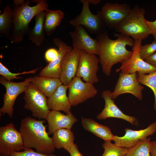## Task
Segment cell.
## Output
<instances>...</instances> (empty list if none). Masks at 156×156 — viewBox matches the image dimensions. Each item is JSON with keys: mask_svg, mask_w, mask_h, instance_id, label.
<instances>
[{"mask_svg": "<svg viewBox=\"0 0 156 156\" xmlns=\"http://www.w3.org/2000/svg\"><path fill=\"white\" fill-rule=\"evenodd\" d=\"M111 93L112 92L108 90H105L102 92L101 96L105 101V107L102 111L97 115L96 118L101 120L111 118H118L132 124H135L137 119L124 114L117 107L111 97Z\"/></svg>", "mask_w": 156, "mask_h": 156, "instance_id": "cell-17", "label": "cell"}, {"mask_svg": "<svg viewBox=\"0 0 156 156\" xmlns=\"http://www.w3.org/2000/svg\"><path fill=\"white\" fill-rule=\"evenodd\" d=\"M114 34L116 38L114 40L109 38L107 30L96 36L101 47L99 62L103 72L107 76L110 75L112 67L114 65L119 62L122 63L130 58L133 51L127 50L126 46L133 47L135 44L134 40L127 35Z\"/></svg>", "mask_w": 156, "mask_h": 156, "instance_id": "cell-1", "label": "cell"}, {"mask_svg": "<svg viewBox=\"0 0 156 156\" xmlns=\"http://www.w3.org/2000/svg\"><path fill=\"white\" fill-rule=\"evenodd\" d=\"M81 122L85 130L92 133L105 142L114 140V135L108 127L100 124L90 118L82 117Z\"/></svg>", "mask_w": 156, "mask_h": 156, "instance_id": "cell-21", "label": "cell"}, {"mask_svg": "<svg viewBox=\"0 0 156 156\" xmlns=\"http://www.w3.org/2000/svg\"><path fill=\"white\" fill-rule=\"evenodd\" d=\"M58 55V50L54 48H50L46 51L44 54L45 58L49 63L55 60Z\"/></svg>", "mask_w": 156, "mask_h": 156, "instance_id": "cell-33", "label": "cell"}, {"mask_svg": "<svg viewBox=\"0 0 156 156\" xmlns=\"http://www.w3.org/2000/svg\"><path fill=\"white\" fill-rule=\"evenodd\" d=\"M13 13L9 4L5 6L0 15V33L10 39L13 28Z\"/></svg>", "mask_w": 156, "mask_h": 156, "instance_id": "cell-26", "label": "cell"}, {"mask_svg": "<svg viewBox=\"0 0 156 156\" xmlns=\"http://www.w3.org/2000/svg\"><path fill=\"white\" fill-rule=\"evenodd\" d=\"M145 10L136 4L127 16L114 29L131 37L135 41H142L151 34L145 18Z\"/></svg>", "mask_w": 156, "mask_h": 156, "instance_id": "cell-4", "label": "cell"}, {"mask_svg": "<svg viewBox=\"0 0 156 156\" xmlns=\"http://www.w3.org/2000/svg\"><path fill=\"white\" fill-rule=\"evenodd\" d=\"M79 1L83 5L81 12L75 18L69 21L70 25L74 27L81 25L90 33L96 35L106 31L107 27L102 18L100 11L96 14H93L90 10L87 0Z\"/></svg>", "mask_w": 156, "mask_h": 156, "instance_id": "cell-6", "label": "cell"}, {"mask_svg": "<svg viewBox=\"0 0 156 156\" xmlns=\"http://www.w3.org/2000/svg\"><path fill=\"white\" fill-rule=\"evenodd\" d=\"M102 146L104 151L101 156H125L128 149L113 144L111 141L105 142Z\"/></svg>", "mask_w": 156, "mask_h": 156, "instance_id": "cell-29", "label": "cell"}, {"mask_svg": "<svg viewBox=\"0 0 156 156\" xmlns=\"http://www.w3.org/2000/svg\"><path fill=\"white\" fill-rule=\"evenodd\" d=\"M24 92V108L30 111L33 117L39 120L45 119L50 110L44 94L31 82Z\"/></svg>", "mask_w": 156, "mask_h": 156, "instance_id": "cell-5", "label": "cell"}, {"mask_svg": "<svg viewBox=\"0 0 156 156\" xmlns=\"http://www.w3.org/2000/svg\"><path fill=\"white\" fill-rule=\"evenodd\" d=\"M32 1L36 2V5L30 6V0H26L21 5L15 6L12 9L13 28L10 40L13 43L22 41L29 30V24L33 18L39 12L48 9L47 0Z\"/></svg>", "mask_w": 156, "mask_h": 156, "instance_id": "cell-3", "label": "cell"}, {"mask_svg": "<svg viewBox=\"0 0 156 156\" xmlns=\"http://www.w3.org/2000/svg\"><path fill=\"white\" fill-rule=\"evenodd\" d=\"M144 60L151 66L156 68V52L146 58Z\"/></svg>", "mask_w": 156, "mask_h": 156, "instance_id": "cell-35", "label": "cell"}, {"mask_svg": "<svg viewBox=\"0 0 156 156\" xmlns=\"http://www.w3.org/2000/svg\"><path fill=\"white\" fill-rule=\"evenodd\" d=\"M89 4H92L93 5H97L101 1L100 0H87Z\"/></svg>", "mask_w": 156, "mask_h": 156, "instance_id": "cell-39", "label": "cell"}, {"mask_svg": "<svg viewBox=\"0 0 156 156\" xmlns=\"http://www.w3.org/2000/svg\"><path fill=\"white\" fill-rule=\"evenodd\" d=\"M45 14L44 31L45 34L50 36L60 25L64 14L60 10H53L49 9L45 11Z\"/></svg>", "mask_w": 156, "mask_h": 156, "instance_id": "cell-25", "label": "cell"}, {"mask_svg": "<svg viewBox=\"0 0 156 156\" xmlns=\"http://www.w3.org/2000/svg\"><path fill=\"white\" fill-rule=\"evenodd\" d=\"M146 23L154 38V40H156V20L154 21H151L146 20Z\"/></svg>", "mask_w": 156, "mask_h": 156, "instance_id": "cell-34", "label": "cell"}, {"mask_svg": "<svg viewBox=\"0 0 156 156\" xmlns=\"http://www.w3.org/2000/svg\"><path fill=\"white\" fill-rule=\"evenodd\" d=\"M143 89V86L137 81V73H126L121 72L114 90L112 92L111 96L114 100L120 95L129 93L141 100Z\"/></svg>", "mask_w": 156, "mask_h": 156, "instance_id": "cell-13", "label": "cell"}, {"mask_svg": "<svg viewBox=\"0 0 156 156\" xmlns=\"http://www.w3.org/2000/svg\"><path fill=\"white\" fill-rule=\"evenodd\" d=\"M151 142L150 137L140 141L133 146L128 148L125 156H151Z\"/></svg>", "mask_w": 156, "mask_h": 156, "instance_id": "cell-27", "label": "cell"}, {"mask_svg": "<svg viewBox=\"0 0 156 156\" xmlns=\"http://www.w3.org/2000/svg\"><path fill=\"white\" fill-rule=\"evenodd\" d=\"M99 60L96 55L80 50L78 66L76 77L82 78L85 82L93 84L99 81L97 73Z\"/></svg>", "mask_w": 156, "mask_h": 156, "instance_id": "cell-11", "label": "cell"}, {"mask_svg": "<svg viewBox=\"0 0 156 156\" xmlns=\"http://www.w3.org/2000/svg\"><path fill=\"white\" fill-rule=\"evenodd\" d=\"M25 0H13V2L15 6H20L23 4Z\"/></svg>", "mask_w": 156, "mask_h": 156, "instance_id": "cell-38", "label": "cell"}, {"mask_svg": "<svg viewBox=\"0 0 156 156\" xmlns=\"http://www.w3.org/2000/svg\"><path fill=\"white\" fill-rule=\"evenodd\" d=\"M80 56V50L76 48H73L64 56L61 62L60 78L63 85L68 86L76 77Z\"/></svg>", "mask_w": 156, "mask_h": 156, "instance_id": "cell-16", "label": "cell"}, {"mask_svg": "<svg viewBox=\"0 0 156 156\" xmlns=\"http://www.w3.org/2000/svg\"><path fill=\"white\" fill-rule=\"evenodd\" d=\"M68 98L72 106H75L94 97L98 91L90 82L83 81L75 77L68 85Z\"/></svg>", "mask_w": 156, "mask_h": 156, "instance_id": "cell-9", "label": "cell"}, {"mask_svg": "<svg viewBox=\"0 0 156 156\" xmlns=\"http://www.w3.org/2000/svg\"><path fill=\"white\" fill-rule=\"evenodd\" d=\"M68 86L62 84L56 91L47 98V103L50 110L63 111L66 114L70 113L71 105L66 91Z\"/></svg>", "mask_w": 156, "mask_h": 156, "instance_id": "cell-20", "label": "cell"}, {"mask_svg": "<svg viewBox=\"0 0 156 156\" xmlns=\"http://www.w3.org/2000/svg\"><path fill=\"white\" fill-rule=\"evenodd\" d=\"M156 51V40H154L151 43L141 45L140 50V54L143 60L153 54Z\"/></svg>", "mask_w": 156, "mask_h": 156, "instance_id": "cell-31", "label": "cell"}, {"mask_svg": "<svg viewBox=\"0 0 156 156\" xmlns=\"http://www.w3.org/2000/svg\"><path fill=\"white\" fill-rule=\"evenodd\" d=\"M137 79L140 83L147 86L153 92L155 97L154 109L156 112V71L148 75L137 73Z\"/></svg>", "mask_w": 156, "mask_h": 156, "instance_id": "cell-28", "label": "cell"}, {"mask_svg": "<svg viewBox=\"0 0 156 156\" xmlns=\"http://www.w3.org/2000/svg\"><path fill=\"white\" fill-rule=\"evenodd\" d=\"M150 153L151 156H156V140L151 142Z\"/></svg>", "mask_w": 156, "mask_h": 156, "instance_id": "cell-37", "label": "cell"}, {"mask_svg": "<svg viewBox=\"0 0 156 156\" xmlns=\"http://www.w3.org/2000/svg\"><path fill=\"white\" fill-rule=\"evenodd\" d=\"M45 120L48 124V133L53 134L57 130L66 129H71L77 119L71 113L65 114L60 111L50 110Z\"/></svg>", "mask_w": 156, "mask_h": 156, "instance_id": "cell-19", "label": "cell"}, {"mask_svg": "<svg viewBox=\"0 0 156 156\" xmlns=\"http://www.w3.org/2000/svg\"><path fill=\"white\" fill-rule=\"evenodd\" d=\"M39 69L38 68L31 70L21 73H13L10 72L9 69L0 62V75L8 81L14 79H22V77L17 76L19 75L29 74H34Z\"/></svg>", "mask_w": 156, "mask_h": 156, "instance_id": "cell-30", "label": "cell"}, {"mask_svg": "<svg viewBox=\"0 0 156 156\" xmlns=\"http://www.w3.org/2000/svg\"><path fill=\"white\" fill-rule=\"evenodd\" d=\"M142 40L135 41L132 47V55L127 60L122 62L121 66L116 70V71L126 73H138L146 74H150L156 71V68L151 66L141 57L140 54Z\"/></svg>", "mask_w": 156, "mask_h": 156, "instance_id": "cell-12", "label": "cell"}, {"mask_svg": "<svg viewBox=\"0 0 156 156\" xmlns=\"http://www.w3.org/2000/svg\"><path fill=\"white\" fill-rule=\"evenodd\" d=\"M74 27V30L69 33L72 39L73 48L99 55L101 47L99 41L96 38H91L82 26L79 25Z\"/></svg>", "mask_w": 156, "mask_h": 156, "instance_id": "cell-14", "label": "cell"}, {"mask_svg": "<svg viewBox=\"0 0 156 156\" xmlns=\"http://www.w3.org/2000/svg\"><path fill=\"white\" fill-rule=\"evenodd\" d=\"M45 121L27 117L21 122L19 131L25 148H34L38 152L47 155L52 154L55 151L52 138L46 130Z\"/></svg>", "mask_w": 156, "mask_h": 156, "instance_id": "cell-2", "label": "cell"}, {"mask_svg": "<svg viewBox=\"0 0 156 156\" xmlns=\"http://www.w3.org/2000/svg\"><path fill=\"white\" fill-rule=\"evenodd\" d=\"M125 130V133L124 136L114 135L113 141L117 146L129 148L153 134L156 131V122L152 123L144 129L134 130L127 128Z\"/></svg>", "mask_w": 156, "mask_h": 156, "instance_id": "cell-15", "label": "cell"}, {"mask_svg": "<svg viewBox=\"0 0 156 156\" xmlns=\"http://www.w3.org/2000/svg\"><path fill=\"white\" fill-rule=\"evenodd\" d=\"M21 135L10 123L0 127V156H10L14 151L25 149Z\"/></svg>", "mask_w": 156, "mask_h": 156, "instance_id": "cell-7", "label": "cell"}, {"mask_svg": "<svg viewBox=\"0 0 156 156\" xmlns=\"http://www.w3.org/2000/svg\"><path fill=\"white\" fill-rule=\"evenodd\" d=\"M53 41L55 44L58 48V56L55 60L49 63L41 70L39 76L60 79L63 57L66 53L72 50L73 48L59 38H55Z\"/></svg>", "mask_w": 156, "mask_h": 156, "instance_id": "cell-18", "label": "cell"}, {"mask_svg": "<svg viewBox=\"0 0 156 156\" xmlns=\"http://www.w3.org/2000/svg\"><path fill=\"white\" fill-rule=\"evenodd\" d=\"M70 156H83L79 152L78 147L76 144H74L68 152Z\"/></svg>", "mask_w": 156, "mask_h": 156, "instance_id": "cell-36", "label": "cell"}, {"mask_svg": "<svg viewBox=\"0 0 156 156\" xmlns=\"http://www.w3.org/2000/svg\"><path fill=\"white\" fill-rule=\"evenodd\" d=\"M10 156H58L53 154L47 155L35 151L30 148H25L20 151H14Z\"/></svg>", "mask_w": 156, "mask_h": 156, "instance_id": "cell-32", "label": "cell"}, {"mask_svg": "<svg viewBox=\"0 0 156 156\" xmlns=\"http://www.w3.org/2000/svg\"><path fill=\"white\" fill-rule=\"evenodd\" d=\"M52 138L54 147L58 150L63 148L69 152L74 144L75 135L71 129L57 130L53 133Z\"/></svg>", "mask_w": 156, "mask_h": 156, "instance_id": "cell-23", "label": "cell"}, {"mask_svg": "<svg viewBox=\"0 0 156 156\" xmlns=\"http://www.w3.org/2000/svg\"><path fill=\"white\" fill-rule=\"evenodd\" d=\"M32 79V77H30L23 81L14 82L8 81L2 76L0 77V83L6 89L3 96V105L0 109V116L6 114L10 118L12 117L14 105L16 98L20 94L24 92Z\"/></svg>", "mask_w": 156, "mask_h": 156, "instance_id": "cell-8", "label": "cell"}, {"mask_svg": "<svg viewBox=\"0 0 156 156\" xmlns=\"http://www.w3.org/2000/svg\"><path fill=\"white\" fill-rule=\"evenodd\" d=\"M131 8L127 4L107 3L100 11L102 19L107 27L115 29L130 12Z\"/></svg>", "mask_w": 156, "mask_h": 156, "instance_id": "cell-10", "label": "cell"}, {"mask_svg": "<svg viewBox=\"0 0 156 156\" xmlns=\"http://www.w3.org/2000/svg\"><path fill=\"white\" fill-rule=\"evenodd\" d=\"M45 96L49 98L62 84L60 79L35 76L31 82Z\"/></svg>", "mask_w": 156, "mask_h": 156, "instance_id": "cell-22", "label": "cell"}, {"mask_svg": "<svg viewBox=\"0 0 156 156\" xmlns=\"http://www.w3.org/2000/svg\"><path fill=\"white\" fill-rule=\"evenodd\" d=\"M45 16L44 11H42L36 14L34 17V25L28 34L29 40L37 46H40L45 39L44 30Z\"/></svg>", "mask_w": 156, "mask_h": 156, "instance_id": "cell-24", "label": "cell"}]
</instances>
